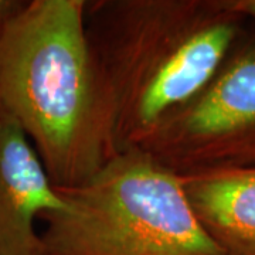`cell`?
I'll use <instances>...</instances> for the list:
<instances>
[{
  "mask_svg": "<svg viewBox=\"0 0 255 255\" xmlns=\"http://www.w3.org/2000/svg\"><path fill=\"white\" fill-rule=\"evenodd\" d=\"M243 20L226 0L87 1L85 33L117 155L214 77Z\"/></svg>",
  "mask_w": 255,
  "mask_h": 255,
  "instance_id": "1",
  "label": "cell"
},
{
  "mask_svg": "<svg viewBox=\"0 0 255 255\" xmlns=\"http://www.w3.org/2000/svg\"><path fill=\"white\" fill-rule=\"evenodd\" d=\"M87 0H31L0 31V115L14 119L55 187L117 155L85 33Z\"/></svg>",
  "mask_w": 255,
  "mask_h": 255,
  "instance_id": "2",
  "label": "cell"
},
{
  "mask_svg": "<svg viewBox=\"0 0 255 255\" xmlns=\"http://www.w3.org/2000/svg\"><path fill=\"white\" fill-rule=\"evenodd\" d=\"M55 190L65 209L40 217L47 255H227L201 227L182 176L139 149Z\"/></svg>",
  "mask_w": 255,
  "mask_h": 255,
  "instance_id": "3",
  "label": "cell"
},
{
  "mask_svg": "<svg viewBox=\"0 0 255 255\" xmlns=\"http://www.w3.org/2000/svg\"><path fill=\"white\" fill-rule=\"evenodd\" d=\"M176 174L255 167V34L135 147Z\"/></svg>",
  "mask_w": 255,
  "mask_h": 255,
  "instance_id": "4",
  "label": "cell"
},
{
  "mask_svg": "<svg viewBox=\"0 0 255 255\" xmlns=\"http://www.w3.org/2000/svg\"><path fill=\"white\" fill-rule=\"evenodd\" d=\"M64 209L24 130L0 115V255H47L34 223Z\"/></svg>",
  "mask_w": 255,
  "mask_h": 255,
  "instance_id": "5",
  "label": "cell"
},
{
  "mask_svg": "<svg viewBox=\"0 0 255 255\" xmlns=\"http://www.w3.org/2000/svg\"><path fill=\"white\" fill-rule=\"evenodd\" d=\"M182 180L210 238L227 255H255V167L186 174Z\"/></svg>",
  "mask_w": 255,
  "mask_h": 255,
  "instance_id": "6",
  "label": "cell"
},
{
  "mask_svg": "<svg viewBox=\"0 0 255 255\" xmlns=\"http://www.w3.org/2000/svg\"><path fill=\"white\" fill-rule=\"evenodd\" d=\"M26 1L21 0H0V31L17 14Z\"/></svg>",
  "mask_w": 255,
  "mask_h": 255,
  "instance_id": "7",
  "label": "cell"
},
{
  "mask_svg": "<svg viewBox=\"0 0 255 255\" xmlns=\"http://www.w3.org/2000/svg\"><path fill=\"white\" fill-rule=\"evenodd\" d=\"M226 4L228 9L244 18L250 17L255 20V0H226Z\"/></svg>",
  "mask_w": 255,
  "mask_h": 255,
  "instance_id": "8",
  "label": "cell"
}]
</instances>
